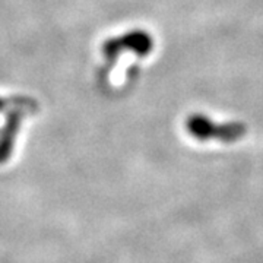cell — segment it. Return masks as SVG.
<instances>
[{"label": "cell", "mask_w": 263, "mask_h": 263, "mask_svg": "<svg viewBox=\"0 0 263 263\" xmlns=\"http://www.w3.org/2000/svg\"><path fill=\"white\" fill-rule=\"evenodd\" d=\"M187 130L199 141L221 139L222 142H235L245 135L246 127L240 123L216 124L203 114H193L187 120Z\"/></svg>", "instance_id": "cell-1"}, {"label": "cell", "mask_w": 263, "mask_h": 263, "mask_svg": "<svg viewBox=\"0 0 263 263\" xmlns=\"http://www.w3.org/2000/svg\"><path fill=\"white\" fill-rule=\"evenodd\" d=\"M21 120L22 117L18 111H10L6 117L5 126L0 129V164H5L13 152Z\"/></svg>", "instance_id": "cell-2"}, {"label": "cell", "mask_w": 263, "mask_h": 263, "mask_svg": "<svg viewBox=\"0 0 263 263\" xmlns=\"http://www.w3.org/2000/svg\"><path fill=\"white\" fill-rule=\"evenodd\" d=\"M113 40L117 47L130 48L132 51H135L141 56L149 53L151 48L154 46V41L149 37V34H146L143 31H133L130 34H126V37L113 38Z\"/></svg>", "instance_id": "cell-3"}, {"label": "cell", "mask_w": 263, "mask_h": 263, "mask_svg": "<svg viewBox=\"0 0 263 263\" xmlns=\"http://www.w3.org/2000/svg\"><path fill=\"white\" fill-rule=\"evenodd\" d=\"M3 100H2V98H0V111H2V108H3Z\"/></svg>", "instance_id": "cell-4"}]
</instances>
